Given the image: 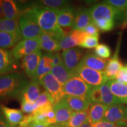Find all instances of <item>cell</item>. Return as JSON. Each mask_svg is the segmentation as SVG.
Wrapping results in <instances>:
<instances>
[{
  "label": "cell",
  "mask_w": 127,
  "mask_h": 127,
  "mask_svg": "<svg viewBox=\"0 0 127 127\" xmlns=\"http://www.w3.org/2000/svg\"><path fill=\"white\" fill-rule=\"evenodd\" d=\"M58 10L45 7H30L22 13L34 21L46 34L59 41L70 32H66L58 23Z\"/></svg>",
  "instance_id": "6da1fadb"
},
{
  "label": "cell",
  "mask_w": 127,
  "mask_h": 127,
  "mask_svg": "<svg viewBox=\"0 0 127 127\" xmlns=\"http://www.w3.org/2000/svg\"><path fill=\"white\" fill-rule=\"evenodd\" d=\"M28 84L25 76L19 72H12L0 75V100L8 98L20 97Z\"/></svg>",
  "instance_id": "7a4b0ae2"
},
{
  "label": "cell",
  "mask_w": 127,
  "mask_h": 127,
  "mask_svg": "<svg viewBox=\"0 0 127 127\" xmlns=\"http://www.w3.org/2000/svg\"><path fill=\"white\" fill-rule=\"evenodd\" d=\"M93 23L102 31L113 29L114 20L120 12L105 1L93 5L90 9Z\"/></svg>",
  "instance_id": "3957f363"
},
{
  "label": "cell",
  "mask_w": 127,
  "mask_h": 127,
  "mask_svg": "<svg viewBox=\"0 0 127 127\" xmlns=\"http://www.w3.org/2000/svg\"><path fill=\"white\" fill-rule=\"evenodd\" d=\"M74 73L93 87H100L109 81L104 71L94 70L79 64L76 67Z\"/></svg>",
  "instance_id": "277c9868"
},
{
  "label": "cell",
  "mask_w": 127,
  "mask_h": 127,
  "mask_svg": "<svg viewBox=\"0 0 127 127\" xmlns=\"http://www.w3.org/2000/svg\"><path fill=\"white\" fill-rule=\"evenodd\" d=\"M92 88L93 87L88 85L78 76L74 74L64 85L62 86V90L64 96L65 95L85 96H88Z\"/></svg>",
  "instance_id": "5b68a950"
},
{
  "label": "cell",
  "mask_w": 127,
  "mask_h": 127,
  "mask_svg": "<svg viewBox=\"0 0 127 127\" xmlns=\"http://www.w3.org/2000/svg\"><path fill=\"white\" fill-rule=\"evenodd\" d=\"M40 49V38L38 36L20 41L14 47L11 52L15 59L20 60Z\"/></svg>",
  "instance_id": "8992f818"
},
{
  "label": "cell",
  "mask_w": 127,
  "mask_h": 127,
  "mask_svg": "<svg viewBox=\"0 0 127 127\" xmlns=\"http://www.w3.org/2000/svg\"><path fill=\"white\" fill-rule=\"evenodd\" d=\"M39 84L45 88L46 91L51 95L54 104L63 99L64 96L62 90L63 85L52 75L51 73L50 72L45 75Z\"/></svg>",
  "instance_id": "52a82bcc"
},
{
  "label": "cell",
  "mask_w": 127,
  "mask_h": 127,
  "mask_svg": "<svg viewBox=\"0 0 127 127\" xmlns=\"http://www.w3.org/2000/svg\"><path fill=\"white\" fill-rule=\"evenodd\" d=\"M18 23L24 39L34 38L39 36L43 32L37 24L23 13L20 16Z\"/></svg>",
  "instance_id": "ba28073f"
},
{
  "label": "cell",
  "mask_w": 127,
  "mask_h": 127,
  "mask_svg": "<svg viewBox=\"0 0 127 127\" xmlns=\"http://www.w3.org/2000/svg\"><path fill=\"white\" fill-rule=\"evenodd\" d=\"M18 60L11 51L0 48V75L15 72L18 69Z\"/></svg>",
  "instance_id": "9c48e42d"
},
{
  "label": "cell",
  "mask_w": 127,
  "mask_h": 127,
  "mask_svg": "<svg viewBox=\"0 0 127 127\" xmlns=\"http://www.w3.org/2000/svg\"><path fill=\"white\" fill-rule=\"evenodd\" d=\"M102 121L112 123L126 122L127 121V107L122 104L108 106Z\"/></svg>",
  "instance_id": "30bf717a"
},
{
  "label": "cell",
  "mask_w": 127,
  "mask_h": 127,
  "mask_svg": "<svg viewBox=\"0 0 127 127\" xmlns=\"http://www.w3.org/2000/svg\"><path fill=\"white\" fill-rule=\"evenodd\" d=\"M61 56L66 68L74 72L84 56V54L81 49L74 47L64 51L62 52Z\"/></svg>",
  "instance_id": "8fae6325"
},
{
  "label": "cell",
  "mask_w": 127,
  "mask_h": 127,
  "mask_svg": "<svg viewBox=\"0 0 127 127\" xmlns=\"http://www.w3.org/2000/svg\"><path fill=\"white\" fill-rule=\"evenodd\" d=\"M42 57V54L40 49L23 58L22 64L24 70L28 77L31 78L32 79L35 77Z\"/></svg>",
  "instance_id": "7c38bea8"
},
{
  "label": "cell",
  "mask_w": 127,
  "mask_h": 127,
  "mask_svg": "<svg viewBox=\"0 0 127 127\" xmlns=\"http://www.w3.org/2000/svg\"><path fill=\"white\" fill-rule=\"evenodd\" d=\"M87 35L86 32L82 31L72 30L70 33L64 36L58 41L61 49L65 51L77 45L79 46Z\"/></svg>",
  "instance_id": "4fadbf2b"
},
{
  "label": "cell",
  "mask_w": 127,
  "mask_h": 127,
  "mask_svg": "<svg viewBox=\"0 0 127 127\" xmlns=\"http://www.w3.org/2000/svg\"><path fill=\"white\" fill-rule=\"evenodd\" d=\"M62 100L74 112L88 110L91 104L88 96H73L65 95Z\"/></svg>",
  "instance_id": "5bb4252c"
},
{
  "label": "cell",
  "mask_w": 127,
  "mask_h": 127,
  "mask_svg": "<svg viewBox=\"0 0 127 127\" xmlns=\"http://www.w3.org/2000/svg\"><path fill=\"white\" fill-rule=\"evenodd\" d=\"M108 61L96 54L87 53L84 55L79 64L94 70L103 71L105 69Z\"/></svg>",
  "instance_id": "9a60e30c"
},
{
  "label": "cell",
  "mask_w": 127,
  "mask_h": 127,
  "mask_svg": "<svg viewBox=\"0 0 127 127\" xmlns=\"http://www.w3.org/2000/svg\"><path fill=\"white\" fill-rule=\"evenodd\" d=\"M0 111L9 124L18 127L24 118V112L20 109L10 108L4 105H0Z\"/></svg>",
  "instance_id": "2e32d148"
},
{
  "label": "cell",
  "mask_w": 127,
  "mask_h": 127,
  "mask_svg": "<svg viewBox=\"0 0 127 127\" xmlns=\"http://www.w3.org/2000/svg\"><path fill=\"white\" fill-rule=\"evenodd\" d=\"M53 109L55 114L56 124H64L66 123L74 113L63 100L54 104Z\"/></svg>",
  "instance_id": "e0dca14e"
},
{
  "label": "cell",
  "mask_w": 127,
  "mask_h": 127,
  "mask_svg": "<svg viewBox=\"0 0 127 127\" xmlns=\"http://www.w3.org/2000/svg\"><path fill=\"white\" fill-rule=\"evenodd\" d=\"M52 66V60L48 53L42 55L39 65L36 69L35 75L32 81L37 82L38 84L43 79V78L48 74L51 72Z\"/></svg>",
  "instance_id": "ac0fdd59"
},
{
  "label": "cell",
  "mask_w": 127,
  "mask_h": 127,
  "mask_svg": "<svg viewBox=\"0 0 127 127\" xmlns=\"http://www.w3.org/2000/svg\"><path fill=\"white\" fill-rule=\"evenodd\" d=\"M93 23L90 9H81L76 12L72 30L82 31Z\"/></svg>",
  "instance_id": "d6986e66"
},
{
  "label": "cell",
  "mask_w": 127,
  "mask_h": 127,
  "mask_svg": "<svg viewBox=\"0 0 127 127\" xmlns=\"http://www.w3.org/2000/svg\"><path fill=\"white\" fill-rule=\"evenodd\" d=\"M108 107L102 103H92L88 108V121L91 124L103 120Z\"/></svg>",
  "instance_id": "ffe728a7"
},
{
  "label": "cell",
  "mask_w": 127,
  "mask_h": 127,
  "mask_svg": "<svg viewBox=\"0 0 127 127\" xmlns=\"http://www.w3.org/2000/svg\"><path fill=\"white\" fill-rule=\"evenodd\" d=\"M40 90L37 82L31 81L28 82L19 99L30 103H35L40 95Z\"/></svg>",
  "instance_id": "44dd1931"
},
{
  "label": "cell",
  "mask_w": 127,
  "mask_h": 127,
  "mask_svg": "<svg viewBox=\"0 0 127 127\" xmlns=\"http://www.w3.org/2000/svg\"><path fill=\"white\" fill-rule=\"evenodd\" d=\"M76 12L72 7L68 5L58 12V23L61 27H72Z\"/></svg>",
  "instance_id": "7402d4cb"
},
{
  "label": "cell",
  "mask_w": 127,
  "mask_h": 127,
  "mask_svg": "<svg viewBox=\"0 0 127 127\" xmlns=\"http://www.w3.org/2000/svg\"><path fill=\"white\" fill-rule=\"evenodd\" d=\"M4 18L8 20L18 21L22 12L17 3L12 0H4L2 2Z\"/></svg>",
  "instance_id": "603a6c76"
},
{
  "label": "cell",
  "mask_w": 127,
  "mask_h": 127,
  "mask_svg": "<svg viewBox=\"0 0 127 127\" xmlns=\"http://www.w3.org/2000/svg\"><path fill=\"white\" fill-rule=\"evenodd\" d=\"M23 38L21 34L0 31V48L6 50L15 47Z\"/></svg>",
  "instance_id": "cb8c5ba5"
},
{
  "label": "cell",
  "mask_w": 127,
  "mask_h": 127,
  "mask_svg": "<svg viewBox=\"0 0 127 127\" xmlns=\"http://www.w3.org/2000/svg\"><path fill=\"white\" fill-rule=\"evenodd\" d=\"M39 38L41 50L49 52H56L61 50L59 41L49 34L43 32L40 35Z\"/></svg>",
  "instance_id": "d4e9b609"
},
{
  "label": "cell",
  "mask_w": 127,
  "mask_h": 127,
  "mask_svg": "<svg viewBox=\"0 0 127 127\" xmlns=\"http://www.w3.org/2000/svg\"><path fill=\"white\" fill-rule=\"evenodd\" d=\"M51 73L62 85H64L74 75V72L68 69L64 63L53 66Z\"/></svg>",
  "instance_id": "484cf974"
},
{
  "label": "cell",
  "mask_w": 127,
  "mask_h": 127,
  "mask_svg": "<svg viewBox=\"0 0 127 127\" xmlns=\"http://www.w3.org/2000/svg\"><path fill=\"white\" fill-rule=\"evenodd\" d=\"M111 92L123 104L127 103V85L117 81L110 80L107 82Z\"/></svg>",
  "instance_id": "4316f807"
},
{
  "label": "cell",
  "mask_w": 127,
  "mask_h": 127,
  "mask_svg": "<svg viewBox=\"0 0 127 127\" xmlns=\"http://www.w3.org/2000/svg\"><path fill=\"white\" fill-rule=\"evenodd\" d=\"M117 52V51H116L114 56L108 61L107 66L104 71L109 81L115 79L117 73L123 67L121 62L118 58V53Z\"/></svg>",
  "instance_id": "83f0119b"
},
{
  "label": "cell",
  "mask_w": 127,
  "mask_h": 127,
  "mask_svg": "<svg viewBox=\"0 0 127 127\" xmlns=\"http://www.w3.org/2000/svg\"><path fill=\"white\" fill-rule=\"evenodd\" d=\"M88 121V109L86 111L74 112L69 121L64 124L65 127H81Z\"/></svg>",
  "instance_id": "f1b7e54d"
},
{
  "label": "cell",
  "mask_w": 127,
  "mask_h": 127,
  "mask_svg": "<svg viewBox=\"0 0 127 127\" xmlns=\"http://www.w3.org/2000/svg\"><path fill=\"white\" fill-rule=\"evenodd\" d=\"M68 5V1L64 0H42L33 2L31 7H45L60 11Z\"/></svg>",
  "instance_id": "f546056e"
},
{
  "label": "cell",
  "mask_w": 127,
  "mask_h": 127,
  "mask_svg": "<svg viewBox=\"0 0 127 127\" xmlns=\"http://www.w3.org/2000/svg\"><path fill=\"white\" fill-rule=\"evenodd\" d=\"M100 88L102 95V104H105L108 106L123 104L121 101L112 94L107 83L101 85Z\"/></svg>",
  "instance_id": "4dcf8cb0"
},
{
  "label": "cell",
  "mask_w": 127,
  "mask_h": 127,
  "mask_svg": "<svg viewBox=\"0 0 127 127\" xmlns=\"http://www.w3.org/2000/svg\"><path fill=\"white\" fill-rule=\"evenodd\" d=\"M0 31L22 34L18 21L8 20L5 18L0 19Z\"/></svg>",
  "instance_id": "1f68e13d"
},
{
  "label": "cell",
  "mask_w": 127,
  "mask_h": 127,
  "mask_svg": "<svg viewBox=\"0 0 127 127\" xmlns=\"http://www.w3.org/2000/svg\"><path fill=\"white\" fill-rule=\"evenodd\" d=\"M48 103H53L54 104L53 98L47 91H45L42 92L39 95L38 98L35 102V106L36 109H37L38 108L45 105Z\"/></svg>",
  "instance_id": "d6a6232c"
},
{
  "label": "cell",
  "mask_w": 127,
  "mask_h": 127,
  "mask_svg": "<svg viewBox=\"0 0 127 127\" xmlns=\"http://www.w3.org/2000/svg\"><path fill=\"white\" fill-rule=\"evenodd\" d=\"M98 45V36L87 35L84 38L83 41L79 46L85 48H93Z\"/></svg>",
  "instance_id": "836d02e7"
},
{
  "label": "cell",
  "mask_w": 127,
  "mask_h": 127,
  "mask_svg": "<svg viewBox=\"0 0 127 127\" xmlns=\"http://www.w3.org/2000/svg\"><path fill=\"white\" fill-rule=\"evenodd\" d=\"M100 87H93L89 93L88 96L91 104L92 103H102V95H101Z\"/></svg>",
  "instance_id": "e575fe53"
},
{
  "label": "cell",
  "mask_w": 127,
  "mask_h": 127,
  "mask_svg": "<svg viewBox=\"0 0 127 127\" xmlns=\"http://www.w3.org/2000/svg\"><path fill=\"white\" fill-rule=\"evenodd\" d=\"M95 52L96 55L103 59L109 58L111 55V50L108 46L105 44H98L95 47Z\"/></svg>",
  "instance_id": "d590c367"
},
{
  "label": "cell",
  "mask_w": 127,
  "mask_h": 127,
  "mask_svg": "<svg viewBox=\"0 0 127 127\" xmlns=\"http://www.w3.org/2000/svg\"><path fill=\"white\" fill-rule=\"evenodd\" d=\"M91 126L92 127H127V124L126 122L112 123L105 121H101L98 123L91 124Z\"/></svg>",
  "instance_id": "8d00e7d4"
},
{
  "label": "cell",
  "mask_w": 127,
  "mask_h": 127,
  "mask_svg": "<svg viewBox=\"0 0 127 127\" xmlns=\"http://www.w3.org/2000/svg\"><path fill=\"white\" fill-rule=\"evenodd\" d=\"M105 2L115 7L119 12L127 8V0H108Z\"/></svg>",
  "instance_id": "74e56055"
},
{
  "label": "cell",
  "mask_w": 127,
  "mask_h": 127,
  "mask_svg": "<svg viewBox=\"0 0 127 127\" xmlns=\"http://www.w3.org/2000/svg\"><path fill=\"white\" fill-rule=\"evenodd\" d=\"M21 111L24 113L30 114L32 113L36 109L35 103H30L24 101H21Z\"/></svg>",
  "instance_id": "f35d334b"
},
{
  "label": "cell",
  "mask_w": 127,
  "mask_h": 127,
  "mask_svg": "<svg viewBox=\"0 0 127 127\" xmlns=\"http://www.w3.org/2000/svg\"><path fill=\"white\" fill-rule=\"evenodd\" d=\"M115 80L120 83L127 85V72L125 70V67H123L117 73Z\"/></svg>",
  "instance_id": "ab89813d"
},
{
  "label": "cell",
  "mask_w": 127,
  "mask_h": 127,
  "mask_svg": "<svg viewBox=\"0 0 127 127\" xmlns=\"http://www.w3.org/2000/svg\"><path fill=\"white\" fill-rule=\"evenodd\" d=\"M99 31L98 28L93 23L89 24L85 29L82 30V31L86 32L88 35L95 36H99Z\"/></svg>",
  "instance_id": "60d3db41"
},
{
  "label": "cell",
  "mask_w": 127,
  "mask_h": 127,
  "mask_svg": "<svg viewBox=\"0 0 127 127\" xmlns=\"http://www.w3.org/2000/svg\"><path fill=\"white\" fill-rule=\"evenodd\" d=\"M49 55L52 60V66H57L63 63L64 61L62 58V56L58 52H48Z\"/></svg>",
  "instance_id": "b9f144b4"
},
{
  "label": "cell",
  "mask_w": 127,
  "mask_h": 127,
  "mask_svg": "<svg viewBox=\"0 0 127 127\" xmlns=\"http://www.w3.org/2000/svg\"><path fill=\"white\" fill-rule=\"evenodd\" d=\"M0 127H18V126L13 127L9 124L3 116L1 111H0Z\"/></svg>",
  "instance_id": "7bdbcfd3"
},
{
  "label": "cell",
  "mask_w": 127,
  "mask_h": 127,
  "mask_svg": "<svg viewBox=\"0 0 127 127\" xmlns=\"http://www.w3.org/2000/svg\"><path fill=\"white\" fill-rule=\"evenodd\" d=\"M50 125L47 123L44 122H35L34 121L26 127H50Z\"/></svg>",
  "instance_id": "ee69618b"
},
{
  "label": "cell",
  "mask_w": 127,
  "mask_h": 127,
  "mask_svg": "<svg viewBox=\"0 0 127 127\" xmlns=\"http://www.w3.org/2000/svg\"><path fill=\"white\" fill-rule=\"evenodd\" d=\"M2 1L0 0V19H2L4 18V13H3V9H2Z\"/></svg>",
  "instance_id": "f6af8a7d"
},
{
  "label": "cell",
  "mask_w": 127,
  "mask_h": 127,
  "mask_svg": "<svg viewBox=\"0 0 127 127\" xmlns=\"http://www.w3.org/2000/svg\"><path fill=\"white\" fill-rule=\"evenodd\" d=\"M81 127H92V126L91 124L89 123V121H87L86 123H84Z\"/></svg>",
  "instance_id": "bcb514c9"
},
{
  "label": "cell",
  "mask_w": 127,
  "mask_h": 127,
  "mask_svg": "<svg viewBox=\"0 0 127 127\" xmlns=\"http://www.w3.org/2000/svg\"><path fill=\"white\" fill-rule=\"evenodd\" d=\"M50 127H65L62 124H54V125H51Z\"/></svg>",
  "instance_id": "7dc6e473"
},
{
  "label": "cell",
  "mask_w": 127,
  "mask_h": 127,
  "mask_svg": "<svg viewBox=\"0 0 127 127\" xmlns=\"http://www.w3.org/2000/svg\"><path fill=\"white\" fill-rule=\"evenodd\" d=\"M125 70H126L127 72V65H126V66H125Z\"/></svg>",
  "instance_id": "c3c4849f"
},
{
  "label": "cell",
  "mask_w": 127,
  "mask_h": 127,
  "mask_svg": "<svg viewBox=\"0 0 127 127\" xmlns=\"http://www.w3.org/2000/svg\"></svg>",
  "instance_id": "681fc988"
}]
</instances>
